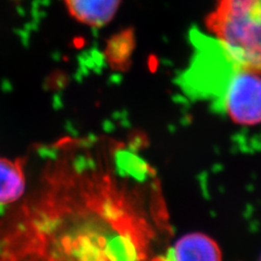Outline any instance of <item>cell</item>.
Here are the masks:
<instances>
[{
  "label": "cell",
  "instance_id": "3",
  "mask_svg": "<svg viewBox=\"0 0 261 261\" xmlns=\"http://www.w3.org/2000/svg\"><path fill=\"white\" fill-rule=\"evenodd\" d=\"M221 100L227 116L236 124L261 123V74L234 69L222 89Z\"/></svg>",
  "mask_w": 261,
  "mask_h": 261
},
{
  "label": "cell",
  "instance_id": "4",
  "mask_svg": "<svg viewBox=\"0 0 261 261\" xmlns=\"http://www.w3.org/2000/svg\"><path fill=\"white\" fill-rule=\"evenodd\" d=\"M72 19L82 25L99 29L117 15L122 0H62Z\"/></svg>",
  "mask_w": 261,
  "mask_h": 261
},
{
  "label": "cell",
  "instance_id": "2",
  "mask_svg": "<svg viewBox=\"0 0 261 261\" xmlns=\"http://www.w3.org/2000/svg\"><path fill=\"white\" fill-rule=\"evenodd\" d=\"M205 27L234 69L261 74V0H216Z\"/></svg>",
  "mask_w": 261,
  "mask_h": 261
},
{
  "label": "cell",
  "instance_id": "7",
  "mask_svg": "<svg viewBox=\"0 0 261 261\" xmlns=\"http://www.w3.org/2000/svg\"><path fill=\"white\" fill-rule=\"evenodd\" d=\"M136 45L134 30L127 28L113 34L105 48V58L113 70L129 68Z\"/></svg>",
  "mask_w": 261,
  "mask_h": 261
},
{
  "label": "cell",
  "instance_id": "6",
  "mask_svg": "<svg viewBox=\"0 0 261 261\" xmlns=\"http://www.w3.org/2000/svg\"><path fill=\"white\" fill-rule=\"evenodd\" d=\"M25 190V160L0 157V206L19 201Z\"/></svg>",
  "mask_w": 261,
  "mask_h": 261
},
{
  "label": "cell",
  "instance_id": "5",
  "mask_svg": "<svg viewBox=\"0 0 261 261\" xmlns=\"http://www.w3.org/2000/svg\"><path fill=\"white\" fill-rule=\"evenodd\" d=\"M173 255L174 261H222L217 242L202 233H190L178 239Z\"/></svg>",
  "mask_w": 261,
  "mask_h": 261
},
{
  "label": "cell",
  "instance_id": "1",
  "mask_svg": "<svg viewBox=\"0 0 261 261\" xmlns=\"http://www.w3.org/2000/svg\"><path fill=\"white\" fill-rule=\"evenodd\" d=\"M48 157L35 189L0 226V261H133L106 149L67 138Z\"/></svg>",
  "mask_w": 261,
  "mask_h": 261
}]
</instances>
